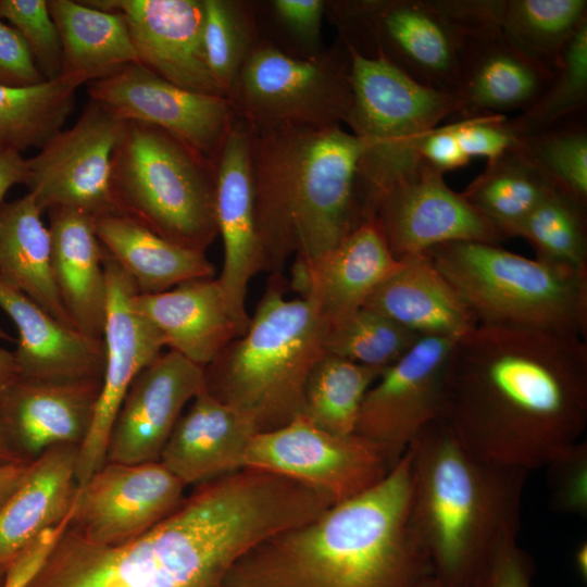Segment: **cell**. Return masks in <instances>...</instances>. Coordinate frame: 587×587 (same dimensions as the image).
<instances>
[{"label":"cell","mask_w":587,"mask_h":587,"mask_svg":"<svg viewBox=\"0 0 587 587\" xmlns=\"http://www.w3.org/2000/svg\"><path fill=\"white\" fill-rule=\"evenodd\" d=\"M583 338L477 324L448 353L439 417L480 460L527 473L545 467L587 426Z\"/></svg>","instance_id":"6da1fadb"},{"label":"cell","mask_w":587,"mask_h":587,"mask_svg":"<svg viewBox=\"0 0 587 587\" xmlns=\"http://www.w3.org/2000/svg\"><path fill=\"white\" fill-rule=\"evenodd\" d=\"M299 521L282 478L241 469L195 485L172 514L121 546L93 545L66 525L22 587H226L240 557Z\"/></svg>","instance_id":"7a4b0ae2"},{"label":"cell","mask_w":587,"mask_h":587,"mask_svg":"<svg viewBox=\"0 0 587 587\" xmlns=\"http://www.w3.org/2000/svg\"><path fill=\"white\" fill-rule=\"evenodd\" d=\"M411 498L407 450L370 489L248 550L226 587H420L433 576L411 526Z\"/></svg>","instance_id":"3957f363"},{"label":"cell","mask_w":587,"mask_h":587,"mask_svg":"<svg viewBox=\"0 0 587 587\" xmlns=\"http://www.w3.org/2000/svg\"><path fill=\"white\" fill-rule=\"evenodd\" d=\"M364 147L340 125L252 129L263 272L282 275L292 255L314 260L366 221L359 178Z\"/></svg>","instance_id":"277c9868"},{"label":"cell","mask_w":587,"mask_h":587,"mask_svg":"<svg viewBox=\"0 0 587 587\" xmlns=\"http://www.w3.org/2000/svg\"><path fill=\"white\" fill-rule=\"evenodd\" d=\"M410 522L438 587H471L504 537L517 535L527 472L470 453L440 417L409 447Z\"/></svg>","instance_id":"5b68a950"},{"label":"cell","mask_w":587,"mask_h":587,"mask_svg":"<svg viewBox=\"0 0 587 587\" xmlns=\"http://www.w3.org/2000/svg\"><path fill=\"white\" fill-rule=\"evenodd\" d=\"M271 276L247 333L203 369L209 395L238 412L255 434L303 415L309 375L325 354L327 326L304 298L286 299Z\"/></svg>","instance_id":"8992f818"},{"label":"cell","mask_w":587,"mask_h":587,"mask_svg":"<svg viewBox=\"0 0 587 587\" xmlns=\"http://www.w3.org/2000/svg\"><path fill=\"white\" fill-rule=\"evenodd\" d=\"M111 193L117 213L185 249L205 254L218 236L215 162L159 127L124 121Z\"/></svg>","instance_id":"52a82bcc"},{"label":"cell","mask_w":587,"mask_h":587,"mask_svg":"<svg viewBox=\"0 0 587 587\" xmlns=\"http://www.w3.org/2000/svg\"><path fill=\"white\" fill-rule=\"evenodd\" d=\"M478 324L587 332V272L505 250L454 241L426 251Z\"/></svg>","instance_id":"ba28073f"},{"label":"cell","mask_w":587,"mask_h":587,"mask_svg":"<svg viewBox=\"0 0 587 587\" xmlns=\"http://www.w3.org/2000/svg\"><path fill=\"white\" fill-rule=\"evenodd\" d=\"M346 47L352 101L345 123L365 146L359 178L369 220L382 197L416 172L423 162L417 153L421 138L458 115L460 97L419 84L383 58H366Z\"/></svg>","instance_id":"9c48e42d"},{"label":"cell","mask_w":587,"mask_h":587,"mask_svg":"<svg viewBox=\"0 0 587 587\" xmlns=\"http://www.w3.org/2000/svg\"><path fill=\"white\" fill-rule=\"evenodd\" d=\"M334 12L344 43L383 58L421 85L457 91L466 32L477 23L469 0L342 1Z\"/></svg>","instance_id":"30bf717a"},{"label":"cell","mask_w":587,"mask_h":587,"mask_svg":"<svg viewBox=\"0 0 587 587\" xmlns=\"http://www.w3.org/2000/svg\"><path fill=\"white\" fill-rule=\"evenodd\" d=\"M228 99L257 132L340 125L352 101L347 47L344 43L337 53L297 58L258 42Z\"/></svg>","instance_id":"8fae6325"},{"label":"cell","mask_w":587,"mask_h":587,"mask_svg":"<svg viewBox=\"0 0 587 587\" xmlns=\"http://www.w3.org/2000/svg\"><path fill=\"white\" fill-rule=\"evenodd\" d=\"M243 467L301 483L339 503L370 489L391 470L382 451L354 434L336 435L303 415L274 430L255 434Z\"/></svg>","instance_id":"7c38bea8"},{"label":"cell","mask_w":587,"mask_h":587,"mask_svg":"<svg viewBox=\"0 0 587 587\" xmlns=\"http://www.w3.org/2000/svg\"><path fill=\"white\" fill-rule=\"evenodd\" d=\"M124 126L89 99L75 124L61 129L27 159L25 185L41 210L70 208L91 218L117 213L111 193V159Z\"/></svg>","instance_id":"4fadbf2b"},{"label":"cell","mask_w":587,"mask_h":587,"mask_svg":"<svg viewBox=\"0 0 587 587\" xmlns=\"http://www.w3.org/2000/svg\"><path fill=\"white\" fill-rule=\"evenodd\" d=\"M87 92L120 120L159 127L215 163L237 116L228 98L182 88L139 63L89 82Z\"/></svg>","instance_id":"5bb4252c"},{"label":"cell","mask_w":587,"mask_h":587,"mask_svg":"<svg viewBox=\"0 0 587 587\" xmlns=\"http://www.w3.org/2000/svg\"><path fill=\"white\" fill-rule=\"evenodd\" d=\"M185 488L160 461L105 462L78 487L67 527L93 545L121 546L172 514Z\"/></svg>","instance_id":"9a60e30c"},{"label":"cell","mask_w":587,"mask_h":587,"mask_svg":"<svg viewBox=\"0 0 587 587\" xmlns=\"http://www.w3.org/2000/svg\"><path fill=\"white\" fill-rule=\"evenodd\" d=\"M454 339L422 336L367 390L354 433L392 467L419 433L439 417L442 376Z\"/></svg>","instance_id":"2e32d148"},{"label":"cell","mask_w":587,"mask_h":587,"mask_svg":"<svg viewBox=\"0 0 587 587\" xmlns=\"http://www.w3.org/2000/svg\"><path fill=\"white\" fill-rule=\"evenodd\" d=\"M108 302L103 332L105 364L90 430L80 445L78 486L105 463L113 421L135 377L162 353L163 339L133 307L138 292L132 278L102 248Z\"/></svg>","instance_id":"e0dca14e"},{"label":"cell","mask_w":587,"mask_h":587,"mask_svg":"<svg viewBox=\"0 0 587 587\" xmlns=\"http://www.w3.org/2000/svg\"><path fill=\"white\" fill-rule=\"evenodd\" d=\"M374 217L398 261L447 242L505 240L461 192L448 186L444 174L424 161L382 197Z\"/></svg>","instance_id":"ac0fdd59"},{"label":"cell","mask_w":587,"mask_h":587,"mask_svg":"<svg viewBox=\"0 0 587 587\" xmlns=\"http://www.w3.org/2000/svg\"><path fill=\"white\" fill-rule=\"evenodd\" d=\"M215 212L223 242V266L216 278L240 336L249 328L248 284L263 272L252 173V129L238 115L215 163Z\"/></svg>","instance_id":"d6986e66"},{"label":"cell","mask_w":587,"mask_h":587,"mask_svg":"<svg viewBox=\"0 0 587 587\" xmlns=\"http://www.w3.org/2000/svg\"><path fill=\"white\" fill-rule=\"evenodd\" d=\"M102 378L16 376L0 386V429L17 461L30 464L49 448L80 445L95 415Z\"/></svg>","instance_id":"ffe728a7"},{"label":"cell","mask_w":587,"mask_h":587,"mask_svg":"<svg viewBox=\"0 0 587 587\" xmlns=\"http://www.w3.org/2000/svg\"><path fill=\"white\" fill-rule=\"evenodd\" d=\"M204 388L203 367L167 351L133 380L113 421L105 462L160 461L185 405Z\"/></svg>","instance_id":"44dd1931"},{"label":"cell","mask_w":587,"mask_h":587,"mask_svg":"<svg viewBox=\"0 0 587 587\" xmlns=\"http://www.w3.org/2000/svg\"><path fill=\"white\" fill-rule=\"evenodd\" d=\"M84 2L100 10L117 11L124 16L137 63L182 88L223 96L205 60L203 0Z\"/></svg>","instance_id":"7402d4cb"},{"label":"cell","mask_w":587,"mask_h":587,"mask_svg":"<svg viewBox=\"0 0 587 587\" xmlns=\"http://www.w3.org/2000/svg\"><path fill=\"white\" fill-rule=\"evenodd\" d=\"M401 264L372 217L328 252L308 262H295L290 284L329 328L363 308L376 287Z\"/></svg>","instance_id":"603a6c76"},{"label":"cell","mask_w":587,"mask_h":587,"mask_svg":"<svg viewBox=\"0 0 587 587\" xmlns=\"http://www.w3.org/2000/svg\"><path fill=\"white\" fill-rule=\"evenodd\" d=\"M554 73L514 48L498 23L472 28L460 49L457 120L522 113L542 95Z\"/></svg>","instance_id":"cb8c5ba5"},{"label":"cell","mask_w":587,"mask_h":587,"mask_svg":"<svg viewBox=\"0 0 587 587\" xmlns=\"http://www.w3.org/2000/svg\"><path fill=\"white\" fill-rule=\"evenodd\" d=\"M133 307L160 333L164 346L205 367L237 337L217 279L197 278L159 294H136Z\"/></svg>","instance_id":"d4e9b609"},{"label":"cell","mask_w":587,"mask_h":587,"mask_svg":"<svg viewBox=\"0 0 587 587\" xmlns=\"http://www.w3.org/2000/svg\"><path fill=\"white\" fill-rule=\"evenodd\" d=\"M79 445L62 444L32 462L0 510V565L8 571L46 532L68 519L78 482Z\"/></svg>","instance_id":"484cf974"},{"label":"cell","mask_w":587,"mask_h":587,"mask_svg":"<svg viewBox=\"0 0 587 587\" xmlns=\"http://www.w3.org/2000/svg\"><path fill=\"white\" fill-rule=\"evenodd\" d=\"M0 307L18 332L17 348L13 351L17 376L58 380L102 378L103 339H92L64 326L1 279Z\"/></svg>","instance_id":"4316f807"},{"label":"cell","mask_w":587,"mask_h":587,"mask_svg":"<svg viewBox=\"0 0 587 587\" xmlns=\"http://www.w3.org/2000/svg\"><path fill=\"white\" fill-rule=\"evenodd\" d=\"M254 435L238 412L202 390L180 415L160 462L185 486L198 485L243 469Z\"/></svg>","instance_id":"83f0119b"},{"label":"cell","mask_w":587,"mask_h":587,"mask_svg":"<svg viewBox=\"0 0 587 587\" xmlns=\"http://www.w3.org/2000/svg\"><path fill=\"white\" fill-rule=\"evenodd\" d=\"M48 213L52 271L62 303L76 330L103 339L108 287L93 218L70 208Z\"/></svg>","instance_id":"f1b7e54d"},{"label":"cell","mask_w":587,"mask_h":587,"mask_svg":"<svg viewBox=\"0 0 587 587\" xmlns=\"http://www.w3.org/2000/svg\"><path fill=\"white\" fill-rule=\"evenodd\" d=\"M363 308L386 316L419 336L458 338L478 323L428 254L401 260Z\"/></svg>","instance_id":"f546056e"},{"label":"cell","mask_w":587,"mask_h":587,"mask_svg":"<svg viewBox=\"0 0 587 587\" xmlns=\"http://www.w3.org/2000/svg\"><path fill=\"white\" fill-rule=\"evenodd\" d=\"M93 225L102 248L132 278L138 294H159L214 275L204 253L179 247L124 214L96 217Z\"/></svg>","instance_id":"4dcf8cb0"},{"label":"cell","mask_w":587,"mask_h":587,"mask_svg":"<svg viewBox=\"0 0 587 587\" xmlns=\"http://www.w3.org/2000/svg\"><path fill=\"white\" fill-rule=\"evenodd\" d=\"M41 214L30 193L3 202L0 210V279L23 292L59 323L75 329L54 282L51 236Z\"/></svg>","instance_id":"1f68e13d"},{"label":"cell","mask_w":587,"mask_h":587,"mask_svg":"<svg viewBox=\"0 0 587 587\" xmlns=\"http://www.w3.org/2000/svg\"><path fill=\"white\" fill-rule=\"evenodd\" d=\"M47 2L61 41V76L84 85L137 63L127 24L120 12L100 10L84 1Z\"/></svg>","instance_id":"d6a6232c"},{"label":"cell","mask_w":587,"mask_h":587,"mask_svg":"<svg viewBox=\"0 0 587 587\" xmlns=\"http://www.w3.org/2000/svg\"><path fill=\"white\" fill-rule=\"evenodd\" d=\"M555 185L520 151L512 148L488 161L461 192L501 235L517 227Z\"/></svg>","instance_id":"836d02e7"},{"label":"cell","mask_w":587,"mask_h":587,"mask_svg":"<svg viewBox=\"0 0 587 587\" xmlns=\"http://www.w3.org/2000/svg\"><path fill=\"white\" fill-rule=\"evenodd\" d=\"M80 86L64 76L28 87L0 85V153L41 149L62 129Z\"/></svg>","instance_id":"e575fe53"},{"label":"cell","mask_w":587,"mask_h":587,"mask_svg":"<svg viewBox=\"0 0 587 587\" xmlns=\"http://www.w3.org/2000/svg\"><path fill=\"white\" fill-rule=\"evenodd\" d=\"M585 22L586 0H501L498 14V26L510 43L552 72Z\"/></svg>","instance_id":"d590c367"},{"label":"cell","mask_w":587,"mask_h":587,"mask_svg":"<svg viewBox=\"0 0 587 587\" xmlns=\"http://www.w3.org/2000/svg\"><path fill=\"white\" fill-rule=\"evenodd\" d=\"M383 371L325 353L309 375L303 416L328 433L354 434L363 399Z\"/></svg>","instance_id":"8d00e7d4"},{"label":"cell","mask_w":587,"mask_h":587,"mask_svg":"<svg viewBox=\"0 0 587 587\" xmlns=\"http://www.w3.org/2000/svg\"><path fill=\"white\" fill-rule=\"evenodd\" d=\"M536 259L587 272V202L554 186L517 227Z\"/></svg>","instance_id":"74e56055"},{"label":"cell","mask_w":587,"mask_h":587,"mask_svg":"<svg viewBox=\"0 0 587 587\" xmlns=\"http://www.w3.org/2000/svg\"><path fill=\"white\" fill-rule=\"evenodd\" d=\"M587 111V22L564 48L554 76L535 103L507 124L520 139Z\"/></svg>","instance_id":"f35d334b"},{"label":"cell","mask_w":587,"mask_h":587,"mask_svg":"<svg viewBox=\"0 0 587 587\" xmlns=\"http://www.w3.org/2000/svg\"><path fill=\"white\" fill-rule=\"evenodd\" d=\"M420 337L386 316L361 308L327 328L324 350L383 371L398 361Z\"/></svg>","instance_id":"ab89813d"},{"label":"cell","mask_w":587,"mask_h":587,"mask_svg":"<svg viewBox=\"0 0 587 587\" xmlns=\"http://www.w3.org/2000/svg\"><path fill=\"white\" fill-rule=\"evenodd\" d=\"M202 40L210 74L228 98L240 68L258 43L247 5L230 0H203Z\"/></svg>","instance_id":"60d3db41"},{"label":"cell","mask_w":587,"mask_h":587,"mask_svg":"<svg viewBox=\"0 0 587 587\" xmlns=\"http://www.w3.org/2000/svg\"><path fill=\"white\" fill-rule=\"evenodd\" d=\"M513 148L536 165L557 187L587 202L586 114L520 138Z\"/></svg>","instance_id":"b9f144b4"},{"label":"cell","mask_w":587,"mask_h":587,"mask_svg":"<svg viewBox=\"0 0 587 587\" xmlns=\"http://www.w3.org/2000/svg\"><path fill=\"white\" fill-rule=\"evenodd\" d=\"M0 18L21 34L46 80L61 76V41L47 0H0Z\"/></svg>","instance_id":"7bdbcfd3"},{"label":"cell","mask_w":587,"mask_h":587,"mask_svg":"<svg viewBox=\"0 0 587 587\" xmlns=\"http://www.w3.org/2000/svg\"><path fill=\"white\" fill-rule=\"evenodd\" d=\"M549 502L558 513L587 514V444L580 440L551 460L546 466Z\"/></svg>","instance_id":"ee69618b"},{"label":"cell","mask_w":587,"mask_h":587,"mask_svg":"<svg viewBox=\"0 0 587 587\" xmlns=\"http://www.w3.org/2000/svg\"><path fill=\"white\" fill-rule=\"evenodd\" d=\"M516 536L504 537L496 545L471 587H532L534 564Z\"/></svg>","instance_id":"f6af8a7d"},{"label":"cell","mask_w":587,"mask_h":587,"mask_svg":"<svg viewBox=\"0 0 587 587\" xmlns=\"http://www.w3.org/2000/svg\"><path fill=\"white\" fill-rule=\"evenodd\" d=\"M452 122L459 143L470 160L477 157L494 160L517 142L507 124V115H482Z\"/></svg>","instance_id":"bcb514c9"},{"label":"cell","mask_w":587,"mask_h":587,"mask_svg":"<svg viewBox=\"0 0 587 587\" xmlns=\"http://www.w3.org/2000/svg\"><path fill=\"white\" fill-rule=\"evenodd\" d=\"M43 82L26 41L0 18V85L28 87Z\"/></svg>","instance_id":"7dc6e473"},{"label":"cell","mask_w":587,"mask_h":587,"mask_svg":"<svg viewBox=\"0 0 587 587\" xmlns=\"http://www.w3.org/2000/svg\"><path fill=\"white\" fill-rule=\"evenodd\" d=\"M277 18L303 46L317 48L326 4L322 0H274Z\"/></svg>","instance_id":"c3c4849f"},{"label":"cell","mask_w":587,"mask_h":587,"mask_svg":"<svg viewBox=\"0 0 587 587\" xmlns=\"http://www.w3.org/2000/svg\"><path fill=\"white\" fill-rule=\"evenodd\" d=\"M417 153L424 162L444 175L464 167L471 161L459 143L453 122L426 133L417 145Z\"/></svg>","instance_id":"681fc988"},{"label":"cell","mask_w":587,"mask_h":587,"mask_svg":"<svg viewBox=\"0 0 587 587\" xmlns=\"http://www.w3.org/2000/svg\"><path fill=\"white\" fill-rule=\"evenodd\" d=\"M28 175L27 159L18 152L0 153V210L8 190L17 184L26 183Z\"/></svg>","instance_id":"f907efd6"},{"label":"cell","mask_w":587,"mask_h":587,"mask_svg":"<svg viewBox=\"0 0 587 587\" xmlns=\"http://www.w3.org/2000/svg\"><path fill=\"white\" fill-rule=\"evenodd\" d=\"M28 466L23 462L0 465V510L24 479Z\"/></svg>","instance_id":"816d5d0a"},{"label":"cell","mask_w":587,"mask_h":587,"mask_svg":"<svg viewBox=\"0 0 587 587\" xmlns=\"http://www.w3.org/2000/svg\"><path fill=\"white\" fill-rule=\"evenodd\" d=\"M17 376L13 351L0 348V386H3Z\"/></svg>","instance_id":"f5cc1de1"},{"label":"cell","mask_w":587,"mask_h":587,"mask_svg":"<svg viewBox=\"0 0 587 587\" xmlns=\"http://www.w3.org/2000/svg\"><path fill=\"white\" fill-rule=\"evenodd\" d=\"M572 563L574 572L580 582H587V542L580 541L573 551Z\"/></svg>","instance_id":"db71d44e"},{"label":"cell","mask_w":587,"mask_h":587,"mask_svg":"<svg viewBox=\"0 0 587 587\" xmlns=\"http://www.w3.org/2000/svg\"><path fill=\"white\" fill-rule=\"evenodd\" d=\"M20 462L7 446L0 429V465L7 463Z\"/></svg>","instance_id":"11a10c76"},{"label":"cell","mask_w":587,"mask_h":587,"mask_svg":"<svg viewBox=\"0 0 587 587\" xmlns=\"http://www.w3.org/2000/svg\"><path fill=\"white\" fill-rule=\"evenodd\" d=\"M7 571L0 565V587L5 586Z\"/></svg>","instance_id":"9f6ffc18"},{"label":"cell","mask_w":587,"mask_h":587,"mask_svg":"<svg viewBox=\"0 0 587 587\" xmlns=\"http://www.w3.org/2000/svg\"><path fill=\"white\" fill-rule=\"evenodd\" d=\"M0 339H3V340H8V341H13L14 339L4 330L0 327Z\"/></svg>","instance_id":"6f0895ef"},{"label":"cell","mask_w":587,"mask_h":587,"mask_svg":"<svg viewBox=\"0 0 587 587\" xmlns=\"http://www.w3.org/2000/svg\"><path fill=\"white\" fill-rule=\"evenodd\" d=\"M420 587H438L433 579L426 582L425 584L421 585Z\"/></svg>","instance_id":"680465c9"}]
</instances>
